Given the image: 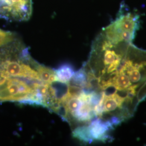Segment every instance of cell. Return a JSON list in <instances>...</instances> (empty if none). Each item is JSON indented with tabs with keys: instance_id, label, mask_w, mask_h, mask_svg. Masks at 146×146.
I'll list each match as a JSON object with an SVG mask.
<instances>
[{
	"instance_id": "ba28073f",
	"label": "cell",
	"mask_w": 146,
	"mask_h": 146,
	"mask_svg": "<svg viewBox=\"0 0 146 146\" xmlns=\"http://www.w3.org/2000/svg\"><path fill=\"white\" fill-rule=\"evenodd\" d=\"M15 39L16 35L14 33L0 29V48L14 41Z\"/></svg>"
},
{
	"instance_id": "5b68a950",
	"label": "cell",
	"mask_w": 146,
	"mask_h": 146,
	"mask_svg": "<svg viewBox=\"0 0 146 146\" xmlns=\"http://www.w3.org/2000/svg\"><path fill=\"white\" fill-rule=\"evenodd\" d=\"M31 84L17 78H2L0 80V101H17L21 104L31 95Z\"/></svg>"
},
{
	"instance_id": "52a82bcc",
	"label": "cell",
	"mask_w": 146,
	"mask_h": 146,
	"mask_svg": "<svg viewBox=\"0 0 146 146\" xmlns=\"http://www.w3.org/2000/svg\"><path fill=\"white\" fill-rule=\"evenodd\" d=\"M55 72L58 82L66 84L70 82L75 73L73 67L68 64L61 66Z\"/></svg>"
},
{
	"instance_id": "3957f363",
	"label": "cell",
	"mask_w": 146,
	"mask_h": 146,
	"mask_svg": "<svg viewBox=\"0 0 146 146\" xmlns=\"http://www.w3.org/2000/svg\"><path fill=\"white\" fill-rule=\"evenodd\" d=\"M140 16L128 9L125 3L120 5L115 20L100 32L106 38L113 42H133L140 27Z\"/></svg>"
},
{
	"instance_id": "277c9868",
	"label": "cell",
	"mask_w": 146,
	"mask_h": 146,
	"mask_svg": "<svg viewBox=\"0 0 146 146\" xmlns=\"http://www.w3.org/2000/svg\"><path fill=\"white\" fill-rule=\"evenodd\" d=\"M115 127L109 121L95 118L87 125L75 128L72 134L75 138L85 143H91L94 141L107 142L114 139L111 132Z\"/></svg>"
},
{
	"instance_id": "8992f818",
	"label": "cell",
	"mask_w": 146,
	"mask_h": 146,
	"mask_svg": "<svg viewBox=\"0 0 146 146\" xmlns=\"http://www.w3.org/2000/svg\"><path fill=\"white\" fill-rule=\"evenodd\" d=\"M35 68L39 75L42 82L52 84L58 82L55 70L44 66L38 62L36 64Z\"/></svg>"
},
{
	"instance_id": "6da1fadb",
	"label": "cell",
	"mask_w": 146,
	"mask_h": 146,
	"mask_svg": "<svg viewBox=\"0 0 146 146\" xmlns=\"http://www.w3.org/2000/svg\"><path fill=\"white\" fill-rule=\"evenodd\" d=\"M93 75L97 90L138 106L146 99V50L133 42L114 44L100 58Z\"/></svg>"
},
{
	"instance_id": "7a4b0ae2",
	"label": "cell",
	"mask_w": 146,
	"mask_h": 146,
	"mask_svg": "<svg viewBox=\"0 0 146 146\" xmlns=\"http://www.w3.org/2000/svg\"><path fill=\"white\" fill-rule=\"evenodd\" d=\"M28 49L18 39L0 48V80L14 77L41 82Z\"/></svg>"
}]
</instances>
